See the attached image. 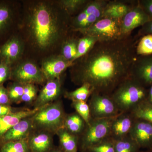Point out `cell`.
I'll use <instances>...</instances> for the list:
<instances>
[{
  "instance_id": "9c48e42d",
  "label": "cell",
  "mask_w": 152,
  "mask_h": 152,
  "mask_svg": "<svg viewBox=\"0 0 152 152\" xmlns=\"http://www.w3.org/2000/svg\"><path fill=\"white\" fill-rule=\"evenodd\" d=\"M151 20L149 16L138 5L132 9L121 19V32L123 37L130 35L136 28L143 26Z\"/></svg>"
},
{
  "instance_id": "ac0fdd59",
  "label": "cell",
  "mask_w": 152,
  "mask_h": 152,
  "mask_svg": "<svg viewBox=\"0 0 152 152\" xmlns=\"http://www.w3.org/2000/svg\"><path fill=\"white\" fill-rule=\"evenodd\" d=\"M134 7L129 2L109 1L104 9L102 18L121 20Z\"/></svg>"
},
{
  "instance_id": "4316f807",
  "label": "cell",
  "mask_w": 152,
  "mask_h": 152,
  "mask_svg": "<svg viewBox=\"0 0 152 152\" xmlns=\"http://www.w3.org/2000/svg\"><path fill=\"white\" fill-rule=\"evenodd\" d=\"M89 1L88 0H61L58 5L67 15H72L82 10Z\"/></svg>"
},
{
  "instance_id": "ab89813d",
  "label": "cell",
  "mask_w": 152,
  "mask_h": 152,
  "mask_svg": "<svg viewBox=\"0 0 152 152\" xmlns=\"http://www.w3.org/2000/svg\"><path fill=\"white\" fill-rule=\"evenodd\" d=\"M140 33L141 34H152V20L144 25Z\"/></svg>"
},
{
  "instance_id": "7a4b0ae2",
  "label": "cell",
  "mask_w": 152,
  "mask_h": 152,
  "mask_svg": "<svg viewBox=\"0 0 152 152\" xmlns=\"http://www.w3.org/2000/svg\"><path fill=\"white\" fill-rule=\"evenodd\" d=\"M27 28L30 37L37 48L45 50L58 42L65 25L57 9L50 3L36 2L29 10Z\"/></svg>"
},
{
  "instance_id": "8fae6325",
  "label": "cell",
  "mask_w": 152,
  "mask_h": 152,
  "mask_svg": "<svg viewBox=\"0 0 152 152\" xmlns=\"http://www.w3.org/2000/svg\"><path fill=\"white\" fill-rule=\"evenodd\" d=\"M129 136L140 149H152V123L136 119Z\"/></svg>"
},
{
  "instance_id": "ffe728a7",
  "label": "cell",
  "mask_w": 152,
  "mask_h": 152,
  "mask_svg": "<svg viewBox=\"0 0 152 152\" xmlns=\"http://www.w3.org/2000/svg\"><path fill=\"white\" fill-rule=\"evenodd\" d=\"M59 139L60 148L64 152H78L79 137L72 134L64 128L57 131Z\"/></svg>"
},
{
  "instance_id": "6da1fadb",
  "label": "cell",
  "mask_w": 152,
  "mask_h": 152,
  "mask_svg": "<svg viewBox=\"0 0 152 152\" xmlns=\"http://www.w3.org/2000/svg\"><path fill=\"white\" fill-rule=\"evenodd\" d=\"M136 53L130 35L98 41L87 54L73 63L72 81L78 86L88 84L93 92L110 96L130 77Z\"/></svg>"
},
{
  "instance_id": "7bdbcfd3",
  "label": "cell",
  "mask_w": 152,
  "mask_h": 152,
  "mask_svg": "<svg viewBox=\"0 0 152 152\" xmlns=\"http://www.w3.org/2000/svg\"><path fill=\"white\" fill-rule=\"evenodd\" d=\"M138 152H152V149L146 150L145 151H141V150H140Z\"/></svg>"
},
{
  "instance_id": "f1b7e54d",
  "label": "cell",
  "mask_w": 152,
  "mask_h": 152,
  "mask_svg": "<svg viewBox=\"0 0 152 152\" xmlns=\"http://www.w3.org/2000/svg\"><path fill=\"white\" fill-rule=\"evenodd\" d=\"M78 39L69 38L66 40L62 47L61 55L66 59L74 63L77 52Z\"/></svg>"
},
{
  "instance_id": "f35d334b",
  "label": "cell",
  "mask_w": 152,
  "mask_h": 152,
  "mask_svg": "<svg viewBox=\"0 0 152 152\" xmlns=\"http://www.w3.org/2000/svg\"><path fill=\"white\" fill-rule=\"evenodd\" d=\"M12 113L11 107L7 105L0 104V117L4 116Z\"/></svg>"
},
{
  "instance_id": "d6a6232c",
  "label": "cell",
  "mask_w": 152,
  "mask_h": 152,
  "mask_svg": "<svg viewBox=\"0 0 152 152\" xmlns=\"http://www.w3.org/2000/svg\"><path fill=\"white\" fill-rule=\"evenodd\" d=\"M88 152H115L114 141L110 137L90 148Z\"/></svg>"
},
{
  "instance_id": "1f68e13d",
  "label": "cell",
  "mask_w": 152,
  "mask_h": 152,
  "mask_svg": "<svg viewBox=\"0 0 152 152\" xmlns=\"http://www.w3.org/2000/svg\"><path fill=\"white\" fill-rule=\"evenodd\" d=\"M72 106L75 110L76 113L79 114L88 124L92 120L89 106L87 102L83 101L72 102Z\"/></svg>"
},
{
  "instance_id": "60d3db41",
  "label": "cell",
  "mask_w": 152,
  "mask_h": 152,
  "mask_svg": "<svg viewBox=\"0 0 152 152\" xmlns=\"http://www.w3.org/2000/svg\"><path fill=\"white\" fill-rule=\"evenodd\" d=\"M147 101L150 103L152 104V85L150 87L148 91V98Z\"/></svg>"
},
{
  "instance_id": "74e56055",
  "label": "cell",
  "mask_w": 152,
  "mask_h": 152,
  "mask_svg": "<svg viewBox=\"0 0 152 152\" xmlns=\"http://www.w3.org/2000/svg\"><path fill=\"white\" fill-rule=\"evenodd\" d=\"M140 6L142 8L144 11L149 16L151 19L152 18V0L143 1L141 2Z\"/></svg>"
},
{
  "instance_id": "ba28073f",
  "label": "cell",
  "mask_w": 152,
  "mask_h": 152,
  "mask_svg": "<svg viewBox=\"0 0 152 152\" xmlns=\"http://www.w3.org/2000/svg\"><path fill=\"white\" fill-rule=\"evenodd\" d=\"M11 77L23 85L41 84L46 80L41 69L31 61L23 62L12 67Z\"/></svg>"
},
{
  "instance_id": "4fadbf2b",
  "label": "cell",
  "mask_w": 152,
  "mask_h": 152,
  "mask_svg": "<svg viewBox=\"0 0 152 152\" xmlns=\"http://www.w3.org/2000/svg\"><path fill=\"white\" fill-rule=\"evenodd\" d=\"M130 77L146 88L152 85V57L135 60Z\"/></svg>"
},
{
  "instance_id": "9a60e30c",
  "label": "cell",
  "mask_w": 152,
  "mask_h": 152,
  "mask_svg": "<svg viewBox=\"0 0 152 152\" xmlns=\"http://www.w3.org/2000/svg\"><path fill=\"white\" fill-rule=\"evenodd\" d=\"M60 79L48 81L36 99L35 108H40L57 99L61 93Z\"/></svg>"
},
{
  "instance_id": "5b68a950",
  "label": "cell",
  "mask_w": 152,
  "mask_h": 152,
  "mask_svg": "<svg viewBox=\"0 0 152 152\" xmlns=\"http://www.w3.org/2000/svg\"><path fill=\"white\" fill-rule=\"evenodd\" d=\"M114 118L92 119L79 136V148L81 152H86L91 147L109 137Z\"/></svg>"
},
{
  "instance_id": "484cf974",
  "label": "cell",
  "mask_w": 152,
  "mask_h": 152,
  "mask_svg": "<svg viewBox=\"0 0 152 152\" xmlns=\"http://www.w3.org/2000/svg\"><path fill=\"white\" fill-rule=\"evenodd\" d=\"M114 141L115 152H138L141 149L129 135Z\"/></svg>"
},
{
  "instance_id": "8992f818",
  "label": "cell",
  "mask_w": 152,
  "mask_h": 152,
  "mask_svg": "<svg viewBox=\"0 0 152 152\" xmlns=\"http://www.w3.org/2000/svg\"><path fill=\"white\" fill-rule=\"evenodd\" d=\"M84 35L95 37L99 41H110L118 39L123 37L121 20L102 18L87 29L80 31Z\"/></svg>"
},
{
  "instance_id": "2e32d148",
  "label": "cell",
  "mask_w": 152,
  "mask_h": 152,
  "mask_svg": "<svg viewBox=\"0 0 152 152\" xmlns=\"http://www.w3.org/2000/svg\"><path fill=\"white\" fill-rule=\"evenodd\" d=\"M39 109L35 108L33 110H23L0 117V138L21 120L33 116Z\"/></svg>"
},
{
  "instance_id": "603a6c76",
  "label": "cell",
  "mask_w": 152,
  "mask_h": 152,
  "mask_svg": "<svg viewBox=\"0 0 152 152\" xmlns=\"http://www.w3.org/2000/svg\"><path fill=\"white\" fill-rule=\"evenodd\" d=\"M130 113L136 119L144 120L152 123V104L147 100L139 104Z\"/></svg>"
},
{
  "instance_id": "f546056e",
  "label": "cell",
  "mask_w": 152,
  "mask_h": 152,
  "mask_svg": "<svg viewBox=\"0 0 152 152\" xmlns=\"http://www.w3.org/2000/svg\"><path fill=\"white\" fill-rule=\"evenodd\" d=\"M0 152H30L26 139L7 142L1 147Z\"/></svg>"
},
{
  "instance_id": "836d02e7",
  "label": "cell",
  "mask_w": 152,
  "mask_h": 152,
  "mask_svg": "<svg viewBox=\"0 0 152 152\" xmlns=\"http://www.w3.org/2000/svg\"><path fill=\"white\" fill-rule=\"evenodd\" d=\"M7 90L10 101L16 102L21 99L24 91V85L15 82L9 87Z\"/></svg>"
},
{
  "instance_id": "b9f144b4",
  "label": "cell",
  "mask_w": 152,
  "mask_h": 152,
  "mask_svg": "<svg viewBox=\"0 0 152 152\" xmlns=\"http://www.w3.org/2000/svg\"><path fill=\"white\" fill-rule=\"evenodd\" d=\"M49 152H64L61 148H58L53 149Z\"/></svg>"
},
{
  "instance_id": "d4e9b609",
  "label": "cell",
  "mask_w": 152,
  "mask_h": 152,
  "mask_svg": "<svg viewBox=\"0 0 152 152\" xmlns=\"http://www.w3.org/2000/svg\"><path fill=\"white\" fill-rule=\"evenodd\" d=\"M98 41L97 38L89 35H84L78 39L77 52L74 62L87 54Z\"/></svg>"
},
{
  "instance_id": "7c38bea8",
  "label": "cell",
  "mask_w": 152,
  "mask_h": 152,
  "mask_svg": "<svg viewBox=\"0 0 152 152\" xmlns=\"http://www.w3.org/2000/svg\"><path fill=\"white\" fill-rule=\"evenodd\" d=\"M135 120L130 112L120 113L112 121L109 137L116 140L129 135Z\"/></svg>"
},
{
  "instance_id": "52a82bcc",
  "label": "cell",
  "mask_w": 152,
  "mask_h": 152,
  "mask_svg": "<svg viewBox=\"0 0 152 152\" xmlns=\"http://www.w3.org/2000/svg\"><path fill=\"white\" fill-rule=\"evenodd\" d=\"M88 104L92 119L113 118L120 113L110 96L93 92Z\"/></svg>"
},
{
  "instance_id": "7402d4cb",
  "label": "cell",
  "mask_w": 152,
  "mask_h": 152,
  "mask_svg": "<svg viewBox=\"0 0 152 152\" xmlns=\"http://www.w3.org/2000/svg\"><path fill=\"white\" fill-rule=\"evenodd\" d=\"M13 16V10L10 4L7 2L0 1V36L8 29Z\"/></svg>"
},
{
  "instance_id": "f6af8a7d",
  "label": "cell",
  "mask_w": 152,
  "mask_h": 152,
  "mask_svg": "<svg viewBox=\"0 0 152 152\" xmlns=\"http://www.w3.org/2000/svg\"></svg>"
},
{
  "instance_id": "d590c367",
  "label": "cell",
  "mask_w": 152,
  "mask_h": 152,
  "mask_svg": "<svg viewBox=\"0 0 152 152\" xmlns=\"http://www.w3.org/2000/svg\"><path fill=\"white\" fill-rule=\"evenodd\" d=\"M12 66L1 61L0 66V85L8 79L10 78L11 75Z\"/></svg>"
},
{
  "instance_id": "3957f363",
  "label": "cell",
  "mask_w": 152,
  "mask_h": 152,
  "mask_svg": "<svg viewBox=\"0 0 152 152\" xmlns=\"http://www.w3.org/2000/svg\"><path fill=\"white\" fill-rule=\"evenodd\" d=\"M148 91L129 77L118 86L110 96L120 113L130 112L139 104L147 100Z\"/></svg>"
},
{
  "instance_id": "5bb4252c",
  "label": "cell",
  "mask_w": 152,
  "mask_h": 152,
  "mask_svg": "<svg viewBox=\"0 0 152 152\" xmlns=\"http://www.w3.org/2000/svg\"><path fill=\"white\" fill-rule=\"evenodd\" d=\"M23 50L20 39L16 36L12 37L0 47V61L12 66L21 56Z\"/></svg>"
},
{
  "instance_id": "277c9868",
  "label": "cell",
  "mask_w": 152,
  "mask_h": 152,
  "mask_svg": "<svg viewBox=\"0 0 152 152\" xmlns=\"http://www.w3.org/2000/svg\"><path fill=\"white\" fill-rule=\"evenodd\" d=\"M66 115L60 102L40 108L31 118L33 124L44 130L55 132L64 126Z\"/></svg>"
},
{
  "instance_id": "d6986e66",
  "label": "cell",
  "mask_w": 152,
  "mask_h": 152,
  "mask_svg": "<svg viewBox=\"0 0 152 152\" xmlns=\"http://www.w3.org/2000/svg\"><path fill=\"white\" fill-rule=\"evenodd\" d=\"M28 142L30 152H49L53 148L51 137L47 133L35 134Z\"/></svg>"
},
{
  "instance_id": "8d00e7d4",
  "label": "cell",
  "mask_w": 152,
  "mask_h": 152,
  "mask_svg": "<svg viewBox=\"0 0 152 152\" xmlns=\"http://www.w3.org/2000/svg\"><path fill=\"white\" fill-rule=\"evenodd\" d=\"M10 102L7 89L3 85H0V104L7 105Z\"/></svg>"
},
{
  "instance_id": "e0dca14e",
  "label": "cell",
  "mask_w": 152,
  "mask_h": 152,
  "mask_svg": "<svg viewBox=\"0 0 152 152\" xmlns=\"http://www.w3.org/2000/svg\"><path fill=\"white\" fill-rule=\"evenodd\" d=\"M34 127L31 118H26L11 128L3 136V140L7 142L24 140Z\"/></svg>"
},
{
  "instance_id": "e575fe53",
  "label": "cell",
  "mask_w": 152,
  "mask_h": 152,
  "mask_svg": "<svg viewBox=\"0 0 152 152\" xmlns=\"http://www.w3.org/2000/svg\"><path fill=\"white\" fill-rule=\"evenodd\" d=\"M37 89L33 84L24 85V91L21 101L25 102H32L37 97Z\"/></svg>"
},
{
  "instance_id": "4dcf8cb0",
  "label": "cell",
  "mask_w": 152,
  "mask_h": 152,
  "mask_svg": "<svg viewBox=\"0 0 152 152\" xmlns=\"http://www.w3.org/2000/svg\"><path fill=\"white\" fill-rule=\"evenodd\" d=\"M136 53L141 56L152 54V34L144 36L136 47Z\"/></svg>"
},
{
  "instance_id": "cb8c5ba5",
  "label": "cell",
  "mask_w": 152,
  "mask_h": 152,
  "mask_svg": "<svg viewBox=\"0 0 152 152\" xmlns=\"http://www.w3.org/2000/svg\"><path fill=\"white\" fill-rule=\"evenodd\" d=\"M92 93V90L89 85L84 84L75 91L66 92L65 96L72 102L83 101L87 102Z\"/></svg>"
},
{
  "instance_id": "ee69618b",
  "label": "cell",
  "mask_w": 152,
  "mask_h": 152,
  "mask_svg": "<svg viewBox=\"0 0 152 152\" xmlns=\"http://www.w3.org/2000/svg\"><path fill=\"white\" fill-rule=\"evenodd\" d=\"M1 61H0V66H1Z\"/></svg>"
},
{
  "instance_id": "83f0119b",
  "label": "cell",
  "mask_w": 152,
  "mask_h": 152,
  "mask_svg": "<svg viewBox=\"0 0 152 152\" xmlns=\"http://www.w3.org/2000/svg\"><path fill=\"white\" fill-rule=\"evenodd\" d=\"M108 1L104 0L89 1L82 11L88 15H94L101 19L102 18L104 9Z\"/></svg>"
},
{
  "instance_id": "30bf717a",
  "label": "cell",
  "mask_w": 152,
  "mask_h": 152,
  "mask_svg": "<svg viewBox=\"0 0 152 152\" xmlns=\"http://www.w3.org/2000/svg\"><path fill=\"white\" fill-rule=\"evenodd\" d=\"M73 63L66 59L61 55L48 57L42 63L41 69L47 80L60 79V76Z\"/></svg>"
},
{
  "instance_id": "44dd1931",
  "label": "cell",
  "mask_w": 152,
  "mask_h": 152,
  "mask_svg": "<svg viewBox=\"0 0 152 152\" xmlns=\"http://www.w3.org/2000/svg\"><path fill=\"white\" fill-rule=\"evenodd\" d=\"M86 124L77 113L66 115L63 128L70 132L80 136L84 130Z\"/></svg>"
}]
</instances>
